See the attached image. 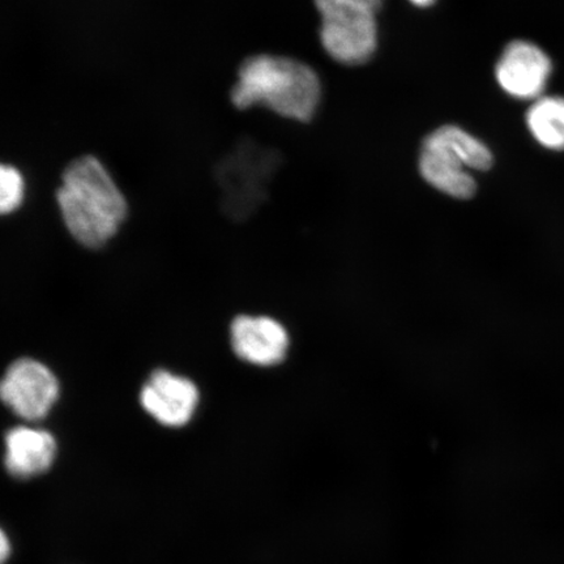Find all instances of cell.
I'll list each match as a JSON object with an SVG mask.
<instances>
[{"label": "cell", "instance_id": "obj_1", "mask_svg": "<svg viewBox=\"0 0 564 564\" xmlns=\"http://www.w3.org/2000/svg\"><path fill=\"white\" fill-rule=\"evenodd\" d=\"M56 204L69 236L90 250L108 245L129 214L122 189L95 156L76 159L65 169Z\"/></svg>", "mask_w": 564, "mask_h": 564}, {"label": "cell", "instance_id": "obj_2", "mask_svg": "<svg viewBox=\"0 0 564 564\" xmlns=\"http://www.w3.org/2000/svg\"><path fill=\"white\" fill-rule=\"evenodd\" d=\"M322 97L315 70L288 56L260 54L247 58L231 89V102L239 110L264 106L276 115L310 122Z\"/></svg>", "mask_w": 564, "mask_h": 564}, {"label": "cell", "instance_id": "obj_3", "mask_svg": "<svg viewBox=\"0 0 564 564\" xmlns=\"http://www.w3.org/2000/svg\"><path fill=\"white\" fill-rule=\"evenodd\" d=\"M321 13L324 51L345 66L368 63L378 47V12L383 0H314Z\"/></svg>", "mask_w": 564, "mask_h": 564}, {"label": "cell", "instance_id": "obj_4", "mask_svg": "<svg viewBox=\"0 0 564 564\" xmlns=\"http://www.w3.org/2000/svg\"><path fill=\"white\" fill-rule=\"evenodd\" d=\"M59 398L58 377L39 359L19 358L0 378V403L25 423L45 420Z\"/></svg>", "mask_w": 564, "mask_h": 564}, {"label": "cell", "instance_id": "obj_5", "mask_svg": "<svg viewBox=\"0 0 564 564\" xmlns=\"http://www.w3.org/2000/svg\"><path fill=\"white\" fill-rule=\"evenodd\" d=\"M199 401V388L193 380L167 369L154 370L139 392L141 409L159 425L167 429L188 425Z\"/></svg>", "mask_w": 564, "mask_h": 564}, {"label": "cell", "instance_id": "obj_6", "mask_svg": "<svg viewBox=\"0 0 564 564\" xmlns=\"http://www.w3.org/2000/svg\"><path fill=\"white\" fill-rule=\"evenodd\" d=\"M552 69V61L538 45L512 41L500 55L496 77L507 95L535 101L544 94Z\"/></svg>", "mask_w": 564, "mask_h": 564}, {"label": "cell", "instance_id": "obj_7", "mask_svg": "<svg viewBox=\"0 0 564 564\" xmlns=\"http://www.w3.org/2000/svg\"><path fill=\"white\" fill-rule=\"evenodd\" d=\"M230 338L237 357L257 366L281 364L289 347L285 328L268 316L236 317L231 323Z\"/></svg>", "mask_w": 564, "mask_h": 564}, {"label": "cell", "instance_id": "obj_8", "mask_svg": "<svg viewBox=\"0 0 564 564\" xmlns=\"http://www.w3.org/2000/svg\"><path fill=\"white\" fill-rule=\"evenodd\" d=\"M58 454L55 436L32 423L11 427L4 435V467L12 477L28 479L44 475Z\"/></svg>", "mask_w": 564, "mask_h": 564}, {"label": "cell", "instance_id": "obj_9", "mask_svg": "<svg viewBox=\"0 0 564 564\" xmlns=\"http://www.w3.org/2000/svg\"><path fill=\"white\" fill-rule=\"evenodd\" d=\"M420 173L430 186L456 199H470L477 192V183L460 161L427 137L423 140Z\"/></svg>", "mask_w": 564, "mask_h": 564}, {"label": "cell", "instance_id": "obj_10", "mask_svg": "<svg viewBox=\"0 0 564 564\" xmlns=\"http://www.w3.org/2000/svg\"><path fill=\"white\" fill-rule=\"evenodd\" d=\"M527 126L542 147L564 151V98H538L527 112Z\"/></svg>", "mask_w": 564, "mask_h": 564}, {"label": "cell", "instance_id": "obj_11", "mask_svg": "<svg viewBox=\"0 0 564 564\" xmlns=\"http://www.w3.org/2000/svg\"><path fill=\"white\" fill-rule=\"evenodd\" d=\"M427 138L453 153L468 171L470 169V171L485 172L492 166V153L488 145L460 127L442 126Z\"/></svg>", "mask_w": 564, "mask_h": 564}, {"label": "cell", "instance_id": "obj_12", "mask_svg": "<svg viewBox=\"0 0 564 564\" xmlns=\"http://www.w3.org/2000/svg\"><path fill=\"white\" fill-rule=\"evenodd\" d=\"M25 199V180L18 167L0 162V217L12 215Z\"/></svg>", "mask_w": 564, "mask_h": 564}, {"label": "cell", "instance_id": "obj_13", "mask_svg": "<svg viewBox=\"0 0 564 564\" xmlns=\"http://www.w3.org/2000/svg\"><path fill=\"white\" fill-rule=\"evenodd\" d=\"M11 553V544L7 534L0 529V564H4L9 560Z\"/></svg>", "mask_w": 564, "mask_h": 564}, {"label": "cell", "instance_id": "obj_14", "mask_svg": "<svg viewBox=\"0 0 564 564\" xmlns=\"http://www.w3.org/2000/svg\"><path fill=\"white\" fill-rule=\"evenodd\" d=\"M414 6L422 7V9H426L436 2V0H411Z\"/></svg>", "mask_w": 564, "mask_h": 564}]
</instances>
